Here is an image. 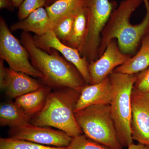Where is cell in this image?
I'll use <instances>...</instances> for the list:
<instances>
[{"label": "cell", "instance_id": "3957f363", "mask_svg": "<svg viewBox=\"0 0 149 149\" xmlns=\"http://www.w3.org/2000/svg\"><path fill=\"white\" fill-rule=\"evenodd\" d=\"M80 94L75 90L66 88L51 91L42 109L32 118L30 123L55 128L72 138L83 134L74 114Z\"/></svg>", "mask_w": 149, "mask_h": 149}, {"label": "cell", "instance_id": "ba28073f", "mask_svg": "<svg viewBox=\"0 0 149 149\" xmlns=\"http://www.w3.org/2000/svg\"><path fill=\"white\" fill-rule=\"evenodd\" d=\"M9 135L11 138L56 147L68 146L72 138L58 129H54L50 127L38 126L31 123L10 128Z\"/></svg>", "mask_w": 149, "mask_h": 149}, {"label": "cell", "instance_id": "30bf717a", "mask_svg": "<svg viewBox=\"0 0 149 149\" xmlns=\"http://www.w3.org/2000/svg\"><path fill=\"white\" fill-rule=\"evenodd\" d=\"M37 47L44 51L50 52L51 50L58 51L67 61L74 65L78 70L87 85L90 84L89 63L80 54L79 51L68 46L58 38L53 30L49 31L42 36L33 37Z\"/></svg>", "mask_w": 149, "mask_h": 149}, {"label": "cell", "instance_id": "5bb4252c", "mask_svg": "<svg viewBox=\"0 0 149 149\" xmlns=\"http://www.w3.org/2000/svg\"><path fill=\"white\" fill-rule=\"evenodd\" d=\"M54 24L48 15L46 8L41 7L33 12L23 20L15 23L10 27V30H22L32 32L40 36L52 30Z\"/></svg>", "mask_w": 149, "mask_h": 149}, {"label": "cell", "instance_id": "603a6c76", "mask_svg": "<svg viewBox=\"0 0 149 149\" xmlns=\"http://www.w3.org/2000/svg\"><path fill=\"white\" fill-rule=\"evenodd\" d=\"M47 0H24L19 7L17 16L23 20L37 9L46 6Z\"/></svg>", "mask_w": 149, "mask_h": 149}, {"label": "cell", "instance_id": "d4e9b609", "mask_svg": "<svg viewBox=\"0 0 149 149\" xmlns=\"http://www.w3.org/2000/svg\"><path fill=\"white\" fill-rule=\"evenodd\" d=\"M4 61L0 60V87L1 90H4L6 77V68L4 66Z\"/></svg>", "mask_w": 149, "mask_h": 149}, {"label": "cell", "instance_id": "cb8c5ba5", "mask_svg": "<svg viewBox=\"0 0 149 149\" xmlns=\"http://www.w3.org/2000/svg\"><path fill=\"white\" fill-rule=\"evenodd\" d=\"M134 88L141 92L149 93V67L137 74Z\"/></svg>", "mask_w": 149, "mask_h": 149}, {"label": "cell", "instance_id": "7a4b0ae2", "mask_svg": "<svg viewBox=\"0 0 149 149\" xmlns=\"http://www.w3.org/2000/svg\"><path fill=\"white\" fill-rule=\"evenodd\" d=\"M21 43L27 50L32 65L42 74L41 80L47 86L71 88L80 93L87 85L73 64L61 57L55 50L47 52L37 47L29 32L22 33Z\"/></svg>", "mask_w": 149, "mask_h": 149}, {"label": "cell", "instance_id": "8fae6325", "mask_svg": "<svg viewBox=\"0 0 149 149\" xmlns=\"http://www.w3.org/2000/svg\"><path fill=\"white\" fill-rule=\"evenodd\" d=\"M131 56L120 51L117 40H111L103 54L97 59L89 63V84H97L101 82Z\"/></svg>", "mask_w": 149, "mask_h": 149}, {"label": "cell", "instance_id": "e0dca14e", "mask_svg": "<svg viewBox=\"0 0 149 149\" xmlns=\"http://www.w3.org/2000/svg\"><path fill=\"white\" fill-rule=\"evenodd\" d=\"M32 118L15 102H8L0 106V125L10 128L19 127L30 123Z\"/></svg>", "mask_w": 149, "mask_h": 149}, {"label": "cell", "instance_id": "7402d4cb", "mask_svg": "<svg viewBox=\"0 0 149 149\" xmlns=\"http://www.w3.org/2000/svg\"><path fill=\"white\" fill-rule=\"evenodd\" d=\"M65 149H111L89 139L85 135L72 138Z\"/></svg>", "mask_w": 149, "mask_h": 149}, {"label": "cell", "instance_id": "5b68a950", "mask_svg": "<svg viewBox=\"0 0 149 149\" xmlns=\"http://www.w3.org/2000/svg\"><path fill=\"white\" fill-rule=\"evenodd\" d=\"M84 135L111 149H122L111 113L110 105L90 106L74 113Z\"/></svg>", "mask_w": 149, "mask_h": 149}, {"label": "cell", "instance_id": "9c48e42d", "mask_svg": "<svg viewBox=\"0 0 149 149\" xmlns=\"http://www.w3.org/2000/svg\"><path fill=\"white\" fill-rule=\"evenodd\" d=\"M131 104L130 127L133 140L149 146V93L133 88Z\"/></svg>", "mask_w": 149, "mask_h": 149}, {"label": "cell", "instance_id": "277c9868", "mask_svg": "<svg viewBox=\"0 0 149 149\" xmlns=\"http://www.w3.org/2000/svg\"><path fill=\"white\" fill-rule=\"evenodd\" d=\"M113 95L110 104L111 113L118 140L123 147L133 143L130 123L131 97L137 74H127L113 71L109 75Z\"/></svg>", "mask_w": 149, "mask_h": 149}, {"label": "cell", "instance_id": "6da1fadb", "mask_svg": "<svg viewBox=\"0 0 149 149\" xmlns=\"http://www.w3.org/2000/svg\"><path fill=\"white\" fill-rule=\"evenodd\" d=\"M149 33V0H123L116 7L101 33L99 58L109 43L117 40L123 53L134 54Z\"/></svg>", "mask_w": 149, "mask_h": 149}, {"label": "cell", "instance_id": "f1b7e54d", "mask_svg": "<svg viewBox=\"0 0 149 149\" xmlns=\"http://www.w3.org/2000/svg\"><path fill=\"white\" fill-rule=\"evenodd\" d=\"M57 1H58V0H47L46 6L50 5Z\"/></svg>", "mask_w": 149, "mask_h": 149}, {"label": "cell", "instance_id": "d6986e66", "mask_svg": "<svg viewBox=\"0 0 149 149\" xmlns=\"http://www.w3.org/2000/svg\"><path fill=\"white\" fill-rule=\"evenodd\" d=\"M86 29L87 17L83 6L75 14L72 35L65 44L80 52L85 39Z\"/></svg>", "mask_w": 149, "mask_h": 149}, {"label": "cell", "instance_id": "ffe728a7", "mask_svg": "<svg viewBox=\"0 0 149 149\" xmlns=\"http://www.w3.org/2000/svg\"><path fill=\"white\" fill-rule=\"evenodd\" d=\"M66 147L49 146L11 137L0 139V149H65Z\"/></svg>", "mask_w": 149, "mask_h": 149}, {"label": "cell", "instance_id": "7c38bea8", "mask_svg": "<svg viewBox=\"0 0 149 149\" xmlns=\"http://www.w3.org/2000/svg\"><path fill=\"white\" fill-rule=\"evenodd\" d=\"M112 95V86L109 76L98 83L86 85L80 92L74 113L93 105H110Z\"/></svg>", "mask_w": 149, "mask_h": 149}, {"label": "cell", "instance_id": "8992f818", "mask_svg": "<svg viewBox=\"0 0 149 149\" xmlns=\"http://www.w3.org/2000/svg\"><path fill=\"white\" fill-rule=\"evenodd\" d=\"M115 4L109 0H83L87 29L80 53L89 63L99 58L102 32L115 8Z\"/></svg>", "mask_w": 149, "mask_h": 149}, {"label": "cell", "instance_id": "83f0119b", "mask_svg": "<svg viewBox=\"0 0 149 149\" xmlns=\"http://www.w3.org/2000/svg\"><path fill=\"white\" fill-rule=\"evenodd\" d=\"M15 8L19 7L24 0H11Z\"/></svg>", "mask_w": 149, "mask_h": 149}, {"label": "cell", "instance_id": "ac0fdd59", "mask_svg": "<svg viewBox=\"0 0 149 149\" xmlns=\"http://www.w3.org/2000/svg\"><path fill=\"white\" fill-rule=\"evenodd\" d=\"M83 4V0H58L45 8L54 27L60 19L77 10Z\"/></svg>", "mask_w": 149, "mask_h": 149}, {"label": "cell", "instance_id": "44dd1931", "mask_svg": "<svg viewBox=\"0 0 149 149\" xmlns=\"http://www.w3.org/2000/svg\"><path fill=\"white\" fill-rule=\"evenodd\" d=\"M78 10L68 14L60 19L53 29L56 36L65 44L70 40L72 35L74 17Z\"/></svg>", "mask_w": 149, "mask_h": 149}, {"label": "cell", "instance_id": "4316f807", "mask_svg": "<svg viewBox=\"0 0 149 149\" xmlns=\"http://www.w3.org/2000/svg\"><path fill=\"white\" fill-rule=\"evenodd\" d=\"M128 147V149H149V146L140 143L135 144L133 143Z\"/></svg>", "mask_w": 149, "mask_h": 149}, {"label": "cell", "instance_id": "4fadbf2b", "mask_svg": "<svg viewBox=\"0 0 149 149\" xmlns=\"http://www.w3.org/2000/svg\"><path fill=\"white\" fill-rule=\"evenodd\" d=\"M6 77L3 91L11 98L16 99L42 87L30 75L6 68Z\"/></svg>", "mask_w": 149, "mask_h": 149}, {"label": "cell", "instance_id": "9a60e30c", "mask_svg": "<svg viewBox=\"0 0 149 149\" xmlns=\"http://www.w3.org/2000/svg\"><path fill=\"white\" fill-rule=\"evenodd\" d=\"M149 67V33L143 38L139 52L113 71L124 74H137Z\"/></svg>", "mask_w": 149, "mask_h": 149}, {"label": "cell", "instance_id": "2e32d148", "mask_svg": "<svg viewBox=\"0 0 149 149\" xmlns=\"http://www.w3.org/2000/svg\"><path fill=\"white\" fill-rule=\"evenodd\" d=\"M50 89L49 86H43L36 91L16 98L15 102L32 118L42 109Z\"/></svg>", "mask_w": 149, "mask_h": 149}, {"label": "cell", "instance_id": "484cf974", "mask_svg": "<svg viewBox=\"0 0 149 149\" xmlns=\"http://www.w3.org/2000/svg\"><path fill=\"white\" fill-rule=\"evenodd\" d=\"M11 0H0V8L6 9L8 10L13 11L14 9Z\"/></svg>", "mask_w": 149, "mask_h": 149}, {"label": "cell", "instance_id": "52a82bcc", "mask_svg": "<svg viewBox=\"0 0 149 149\" xmlns=\"http://www.w3.org/2000/svg\"><path fill=\"white\" fill-rule=\"evenodd\" d=\"M0 57L14 70L42 79V74L32 65L26 48L11 32L6 22L0 18Z\"/></svg>", "mask_w": 149, "mask_h": 149}]
</instances>
